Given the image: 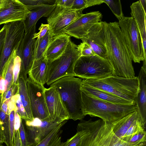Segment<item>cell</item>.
<instances>
[{"label": "cell", "mask_w": 146, "mask_h": 146, "mask_svg": "<svg viewBox=\"0 0 146 146\" xmlns=\"http://www.w3.org/2000/svg\"><path fill=\"white\" fill-rule=\"evenodd\" d=\"M82 111L85 116L97 117L108 122L113 123L126 115L138 110L136 104H115L89 96L81 91Z\"/></svg>", "instance_id": "obj_3"}, {"label": "cell", "mask_w": 146, "mask_h": 146, "mask_svg": "<svg viewBox=\"0 0 146 146\" xmlns=\"http://www.w3.org/2000/svg\"><path fill=\"white\" fill-rule=\"evenodd\" d=\"M44 92L49 115L54 120H68L69 116L56 88L50 85Z\"/></svg>", "instance_id": "obj_16"}, {"label": "cell", "mask_w": 146, "mask_h": 146, "mask_svg": "<svg viewBox=\"0 0 146 146\" xmlns=\"http://www.w3.org/2000/svg\"><path fill=\"white\" fill-rule=\"evenodd\" d=\"M125 142L131 143H146V132L145 128H142L128 138Z\"/></svg>", "instance_id": "obj_34"}, {"label": "cell", "mask_w": 146, "mask_h": 146, "mask_svg": "<svg viewBox=\"0 0 146 146\" xmlns=\"http://www.w3.org/2000/svg\"><path fill=\"white\" fill-rule=\"evenodd\" d=\"M107 50V59L116 76L134 77L132 60L118 22L102 21Z\"/></svg>", "instance_id": "obj_1"}, {"label": "cell", "mask_w": 146, "mask_h": 146, "mask_svg": "<svg viewBox=\"0 0 146 146\" xmlns=\"http://www.w3.org/2000/svg\"><path fill=\"white\" fill-rule=\"evenodd\" d=\"M1 98L0 94V104H1ZM0 131H1L3 132V131H2V129L1 127V124H0Z\"/></svg>", "instance_id": "obj_49"}, {"label": "cell", "mask_w": 146, "mask_h": 146, "mask_svg": "<svg viewBox=\"0 0 146 146\" xmlns=\"http://www.w3.org/2000/svg\"><path fill=\"white\" fill-rule=\"evenodd\" d=\"M0 146H4V145L2 144V143H0Z\"/></svg>", "instance_id": "obj_50"}, {"label": "cell", "mask_w": 146, "mask_h": 146, "mask_svg": "<svg viewBox=\"0 0 146 146\" xmlns=\"http://www.w3.org/2000/svg\"><path fill=\"white\" fill-rule=\"evenodd\" d=\"M91 47L96 55L107 59V50L102 21L92 26L87 34L81 39Z\"/></svg>", "instance_id": "obj_17"}, {"label": "cell", "mask_w": 146, "mask_h": 146, "mask_svg": "<svg viewBox=\"0 0 146 146\" xmlns=\"http://www.w3.org/2000/svg\"><path fill=\"white\" fill-rule=\"evenodd\" d=\"M81 136L80 132L77 131L76 133L71 138L65 142L63 146H79L80 144Z\"/></svg>", "instance_id": "obj_38"}, {"label": "cell", "mask_w": 146, "mask_h": 146, "mask_svg": "<svg viewBox=\"0 0 146 146\" xmlns=\"http://www.w3.org/2000/svg\"><path fill=\"white\" fill-rule=\"evenodd\" d=\"M78 49L80 57L97 55L90 46L85 42L82 41V42L78 45Z\"/></svg>", "instance_id": "obj_36"}, {"label": "cell", "mask_w": 146, "mask_h": 146, "mask_svg": "<svg viewBox=\"0 0 146 146\" xmlns=\"http://www.w3.org/2000/svg\"><path fill=\"white\" fill-rule=\"evenodd\" d=\"M4 143V137L2 131H0V143Z\"/></svg>", "instance_id": "obj_48"}, {"label": "cell", "mask_w": 146, "mask_h": 146, "mask_svg": "<svg viewBox=\"0 0 146 146\" xmlns=\"http://www.w3.org/2000/svg\"><path fill=\"white\" fill-rule=\"evenodd\" d=\"M77 130L81 136L79 146H146V143L133 144L119 139L113 133L111 123L101 119L82 120Z\"/></svg>", "instance_id": "obj_2"}, {"label": "cell", "mask_w": 146, "mask_h": 146, "mask_svg": "<svg viewBox=\"0 0 146 146\" xmlns=\"http://www.w3.org/2000/svg\"><path fill=\"white\" fill-rule=\"evenodd\" d=\"M70 38V36L65 33L53 37L44 56L48 62L55 59L63 53Z\"/></svg>", "instance_id": "obj_19"}, {"label": "cell", "mask_w": 146, "mask_h": 146, "mask_svg": "<svg viewBox=\"0 0 146 146\" xmlns=\"http://www.w3.org/2000/svg\"><path fill=\"white\" fill-rule=\"evenodd\" d=\"M74 1V0H56L54 4L56 5H59L72 8Z\"/></svg>", "instance_id": "obj_44"}, {"label": "cell", "mask_w": 146, "mask_h": 146, "mask_svg": "<svg viewBox=\"0 0 146 146\" xmlns=\"http://www.w3.org/2000/svg\"><path fill=\"white\" fill-rule=\"evenodd\" d=\"M139 1L143 8L144 11L146 12V0H139Z\"/></svg>", "instance_id": "obj_47"}, {"label": "cell", "mask_w": 146, "mask_h": 146, "mask_svg": "<svg viewBox=\"0 0 146 146\" xmlns=\"http://www.w3.org/2000/svg\"><path fill=\"white\" fill-rule=\"evenodd\" d=\"M82 80L73 76H66L50 85L57 88L69 119L82 120L85 116L82 111V99L80 90Z\"/></svg>", "instance_id": "obj_4"}, {"label": "cell", "mask_w": 146, "mask_h": 146, "mask_svg": "<svg viewBox=\"0 0 146 146\" xmlns=\"http://www.w3.org/2000/svg\"><path fill=\"white\" fill-rule=\"evenodd\" d=\"M17 49H15L12 51L4 66L1 75L7 83V88L6 92L8 90L13 82L14 61L17 54Z\"/></svg>", "instance_id": "obj_28"}, {"label": "cell", "mask_w": 146, "mask_h": 146, "mask_svg": "<svg viewBox=\"0 0 146 146\" xmlns=\"http://www.w3.org/2000/svg\"><path fill=\"white\" fill-rule=\"evenodd\" d=\"M0 123L4 137V143L7 146H12L11 139L9 115L1 110Z\"/></svg>", "instance_id": "obj_29"}, {"label": "cell", "mask_w": 146, "mask_h": 146, "mask_svg": "<svg viewBox=\"0 0 146 146\" xmlns=\"http://www.w3.org/2000/svg\"><path fill=\"white\" fill-rule=\"evenodd\" d=\"M54 4L44 5L36 7L29 11L25 19L23 21L25 33L29 31L41 17H48L56 7Z\"/></svg>", "instance_id": "obj_21"}, {"label": "cell", "mask_w": 146, "mask_h": 146, "mask_svg": "<svg viewBox=\"0 0 146 146\" xmlns=\"http://www.w3.org/2000/svg\"><path fill=\"white\" fill-rule=\"evenodd\" d=\"M53 37L50 35L49 30L42 38L36 40L34 53V60L39 59L44 56L46 50Z\"/></svg>", "instance_id": "obj_27"}, {"label": "cell", "mask_w": 146, "mask_h": 146, "mask_svg": "<svg viewBox=\"0 0 146 146\" xmlns=\"http://www.w3.org/2000/svg\"><path fill=\"white\" fill-rule=\"evenodd\" d=\"M15 131L12 141V146H22L19 130V127H15Z\"/></svg>", "instance_id": "obj_42"}, {"label": "cell", "mask_w": 146, "mask_h": 146, "mask_svg": "<svg viewBox=\"0 0 146 146\" xmlns=\"http://www.w3.org/2000/svg\"><path fill=\"white\" fill-rule=\"evenodd\" d=\"M103 3L102 0H74L72 8L84 9L92 6L100 5Z\"/></svg>", "instance_id": "obj_31"}, {"label": "cell", "mask_w": 146, "mask_h": 146, "mask_svg": "<svg viewBox=\"0 0 146 146\" xmlns=\"http://www.w3.org/2000/svg\"><path fill=\"white\" fill-rule=\"evenodd\" d=\"M1 0H0V3H1Z\"/></svg>", "instance_id": "obj_51"}, {"label": "cell", "mask_w": 146, "mask_h": 146, "mask_svg": "<svg viewBox=\"0 0 146 146\" xmlns=\"http://www.w3.org/2000/svg\"><path fill=\"white\" fill-rule=\"evenodd\" d=\"M119 24L132 61L140 63L146 59L142 40L133 18L124 16Z\"/></svg>", "instance_id": "obj_8"}, {"label": "cell", "mask_w": 146, "mask_h": 146, "mask_svg": "<svg viewBox=\"0 0 146 146\" xmlns=\"http://www.w3.org/2000/svg\"><path fill=\"white\" fill-rule=\"evenodd\" d=\"M67 121L65 120L61 123L39 143L33 146H63L65 142L62 141V129Z\"/></svg>", "instance_id": "obj_26"}, {"label": "cell", "mask_w": 146, "mask_h": 146, "mask_svg": "<svg viewBox=\"0 0 146 146\" xmlns=\"http://www.w3.org/2000/svg\"><path fill=\"white\" fill-rule=\"evenodd\" d=\"M74 72L75 76L83 79H101L116 76L108 61L97 55L80 57L75 63Z\"/></svg>", "instance_id": "obj_7"}, {"label": "cell", "mask_w": 146, "mask_h": 146, "mask_svg": "<svg viewBox=\"0 0 146 146\" xmlns=\"http://www.w3.org/2000/svg\"><path fill=\"white\" fill-rule=\"evenodd\" d=\"M6 31L3 26L0 30V59L5 38Z\"/></svg>", "instance_id": "obj_45"}, {"label": "cell", "mask_w": 146, "mask_h": 146, "mask_svg": "<svg viewBox=\"0 0 146 146\" xmlns=\"http://www.w3.org/2000/svg\"><path fill=\"white\" fill-rule=\"evenodd\" d=\"M102 14L98 11L83 14L67 27L63 33L81 39L92 26L102 21Z\"/></svg>", "instance_id": "obj_13"}, {"label": "cell", "mask_w": 146, "mask_h": 146, "mask_svg": "<svg viewBox=\"0 0 146 146\" xmlns=\"http://www.w3.org/2000/svg\"><path fill=\"white\" fill-rule=\"evenodd\" d=\"M131 15L135 21L141 38L144 52L146 54V12L139 1L133 3L130 6Z\"/></svg>", "instance_id": "obj_22"}, {"label": "cell", "mask_w": 146, "mask_h": 146, "mask_svg": "<svg viewBox=\"0 0 146 146\" xmlns=\"http://www.w3.org/2000/svg\"><path fill=\"white\" fill-rule=\"evenodd\" d=\"M7 83L5 80L0 76V94L1 98V104L7 88Z\"/></svg>", "instance_id": "obj_43"}, {"label": "cell", "mask_w": 146, "mask_h": 146, "mask_svg": "<svg viewBox=\"0 0 146 146\" xmlns=\"http://www.w3.org/2000/svg\"><path fill=\"white\" fill-rule=\"evenodd\" d=\"M21 60L19 56L17 54L14 61L12 84H17V81L21 71Z\"/></svg>", "instance_id": "obj_37"}, {"label": "cell", "mask_w": 146, "mask_h": 146, "mask_svg": "<svg viewBox=\"0 0 146 146\" xmlns=\"http://www.w3.org/2000/svg\"><path fill=\"white\" fill-rule=\"evenodd\" d=\"M83 10L56 5L47 19L51 36L53 37L64 33L67 27L83 14Z\"/></svg>", "instance_id": "obj_9"}, {"label": "cell", "mask_w": 146, "mask_h": 146, "mask_svg": "<svg viewBox=\"0 0 146 146\" xmlns=\"http://www.w3.org/2000/svg\"><path fill=\"white\" fill-rule=\"evenodd\" d=\"M29 11L36 7L44 5L54 4L55 0H19Z\"/></svg>", "instance_id": "obj_33"}, {"label": "cell", "mask_w": 146, "mask_h": 146, "mask_svg": "<svg viewBox=\"0 0 146 146\" xmlns=\"http://www.w3.org/2000/svg\"><path fill=\"white\" fill-rule=\"evenodd\" d=\"M102 1L108 6L119 21L124 16L120 0H102Z\"/></svg>", "instance_id": "obj_30"}, {"label": "cell", "mask_w": 146, "mask_h": 146, "mask_svg": "<svg viewBox=\"0 0 146 146\" xmlns=\"http://www.w3.org/2000/svg\"><path fill=\"white\" fill-rule=\"evenodd\" d=\"M11 99L14 102L17 108V112L21 118L25 120H29L28 116L21 102L17 90L16 93L12 96Z\"/></svg>", "instance_id": "obj_35"}, {"label": "cell", "mask_w": 146, "mask_h": 146, "mask_svg": "<svg viewBox=\"0 0 146 146\" xmlns=\"http://www.w3.org/2000/svg\"><path fill=\"white\" fill-rule=\"evenodd\" d=\"M27 76L20 71L17 81V91L22 105L28 117L29 120L34 119L31 107L29 96L27 87Z\"/></svg>", "instance_id": "obj_24"}, {"label": "cell", "mask_w": 146, "mask_h": 146, "mask_svg": "<svg viewBox=\"0 0 146 146\" xmlns=\"http://www.w3.org/2000/svg\"><path fill=\"white\" fill-rule=\"evenodd\" d=\"M82 82L107 92L136 104L135 99L139 91L137 77L128 78L111 76L101 79H83Z\"/></svg>", "instance_id": "obj_5"}, {"label": "cell", "mask_w": 146, "mask_h": 146, "mask_svg": "<svg viewBox=\"0 0 146 146\" xmlns=\"http://www.w3.org/2000/svg\"><path fill=\"white\" fill-rule=\"evenodd\" d=\"M19 130L22 146H29L27 132L23 123L22 119Z\"/></svg>", "instance_id": "obj_39"}, {"label": "cell", "mask_w": 146, "mask_h": 146, "mask_svg": "<svg viewBox=\"0 0 146 146\" xmlns=\"http://www.w3.org/2000/svg\"><path fill=\"white\" fill-rule=\"evenodd\" d=\"M47 61L44 56L38 60H33L28 74L29 79L44 86L46 83Z\"/></svg>", "instance_id": "obj_23"}, {"label": "cell", "mask_w": 146, "mask_h": 146, "mask_svg": "<svg viewBox=\"0 0 146 146\" xmlns=\"http://www.w3.org/2000/svg\"><path fill=\"white\" fill-rule=\"evenodd\" d=\"M11 99H8L3 102L0 108V110H1L6 114L8 115H9V113L8 109L7 104Z\"/></svg>", "instance_id": "obj_46"}, {"label": "cell", "mask_w": 146, "mask_h": 146, "mask_svg": "<svg viewBox=\"0 0 146 146\" xmlns=\"http://www.w3.org/2000/svg\"><path fill=\"white\" fill-rule=\"evenodd\" d=\"M36 25L28 33H25L17 50V54L21 60V71L27 76L34 60L36 40L33 38L36 33Z\"/></svg>", "instance_id": "obj_15"}, {"label": "cell", "mask_w": 146, "mask_h": 146, "mask_svg": "<svg viewBox=\"0 0 146 146\" xmlns=\"http://www.w3.org/2000/svg\"><path fill=\"white\" fill-rule=\"evenodd\" d=\"M49 26L47 24L42 23L40 27L38 30L39 32L38 33H35L34 35L33 38H40L43 37L46 34L49 30Z\"/></svg>", "instance_id": "obj_41"}, {"label": "cell", "mask_w": 146, "mask_h": 146, "mask_svg": "<svg viewBox=\"0 0 146 146\" xmlns=\"http://www.w3.org/2000/svg\"><path fill=\"white\" fill-rule=\"evenodd\" d=\"M143 61L137 77L139 82V91L135 102L141 120L145 125L146 122V60Z\"/></svg>", "instance_id": "obj_18"}, {"label": "cell", "mask_w": 146, "mask_h": 146, "mask_svg": "<svg viewBox=\"0 0 146 146\" xmlns=\"http://www.w3.org/2000/svg\"><path fill=\"white\" fill-rule=\"evenodd\" d=\"M145 125L143 122L141 117H139L133 123L121 139L125 142L127 139L129 137L135 134L141 129L145 128Z\"/></svg>", "instance_id": "obj_32"}, {"label": "cell", "mask_w": 146, "mask_h": 146, "mask_svg": "<svg viewBox=\"0 0 146 146\" xmlns=\"http://www.w3.org/2000/svg\"><path fill=\"white\" fill-rule=\"evenodd\" d=\"M140 117L139 112L137 110L129 113L120 120L111 123L113 133L121 139L134 121Z\"/></svg>", "instance_id": "obj_25"}, {"label": "cell", "mask_w": 146, "mask_h": 146, "mask_svg": "<svg viewBox=\"0 0 146 146\" xmlns=\"http://www.w3.org/2000/svg\"><path fill=\"white\" fill-rule=\"evenodd\" d=\"M80 57L78 45L70 40L63 53L55 59L47 63L46 83L48 85L64 77L75 76L74 68Z\"/></svg>", "instance_id": "obj_6"}, {"label": "cell", "mask_w": 146, "mask_h": 146, "mask_svg": "<svg viewBox=\"0 0 146 146\" xmlns=\"http://www.w3.org/2000/svg\"><path fill=\"white\" fill-rule=\"evenodd\" d=\"M25 121L29 146H33L45 137L58 125L64 120H54L49 115L40 119L34 118Z\"/></svg>", "instance_id": "obj_11"}, {"label": "cell", "mask_w": 146, "mask_h": 146, "mask_svg": "<svg viewBox=\"0 0 146 146\" xmlns=\"http://www.w3.org/2000/svg\"><path fill=\"white\" fill-rule=\"evenodd\" d=\"M18 89L17 84H12L8 90L5 93L2 101L0 105V108L2 104L6 100L11 99L17 92Z\"/></svg>", "instance_id": "obj_40"}, {"label": "cell", "mask_w": 146, "mask_h": 146, "mask_svg": "<svg viewBox=\"0 0 146 146\" xmlns=\"http://www.w3.org/2000/svg\"><path fill=\"white\" fill-rule=\"evenodd\" d=\"M29 11L19 0H1L0 4V25L23 21Z\"/></svg>", "instance_id": "obj_14"}, {"label": "cell", "mask_w": 146, "mask_h": 146, "mask_svg": "<svg viewBox=\"0 0 146 146\" xmlns=\"http://www.w3.org/2000/svg\"><path fill=\"white\" fill-rule=\"evenodd\" d=\"M27 84L34 118L42 119L47 117L49 116V113L46 102L44 86L36 83L28 78Z\"/></svg>", "instance_id": "obj_12"}, {"label": "cell", "mask_w": 146, "mask_h": 146, "mask_svg": "<svg viewBox=\"0 0 146 146\" xmlns=\"http://www.w3.org/2000/svg\"><path fill=\"white\" fill-rule=\"evenodd\" d=\"M80 90L88 96L102 101L118 104H134L107 92L92 87L82 83V82Z\"/></svg>", "instance_id": "obj_20"}, {"label": "cell", "mask_w": 146, "mask_h": 146, "mask_svg": "<svg viewBox=\"0 0 146 146\" xmlns=\"http://www.w3.org/2000/svg\"><path fill=\"white\" fill-rule=\"evenodd\" d=\"M6 33L0 59V76L4 66L13 50L17 49L25 33L23 21H17L4 24Z\"/></svg>", "instance_id": "obj_10"}]
</instances>
